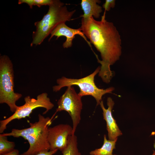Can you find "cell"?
<instances>
[{
  "instance_id": "2e32d148",
  "label": "cell",
  "mask_w": 155,
  "mask_h": 155,
  "mask_svg": "<svg viewBox=\"0 0 155 155\" xmlns=\"http://www.w3.org/2000/svg\"><path fill=\"white\" fill-rule=\"evenodd\" d=\"M115 0H106L105 3L102 5V7L104 9L105 11H108L111 8L115 7Z\"/></svg>"
},
{
  "instance_id": "9a60e30c",
  "label": "cell",
  "mask_w": 155,
  "mask_h": 155,
  "mask_svg": "<svg viewBox=\"0 0 155 155\" xmlns=\"http://www.w3.org/2000/svg\"><path fill=\"white\" fill-rule=\"evenodd\" d=\"M53 1V0H19L18 4L26 3L29 6L30 8L32 9L34 5H36L39 7L43 5L49 6Z\"/></svg>"
},
{
  "instance_id": "8992f818",
  "label": "cell",
  "mask_w": 155,
  "mask_h": 155,
  "mask_svg": "<svg viewBox=\"0 0 155 155\" xmlns=\"http://www.w3.org/2000/svg\"><path fill=\"white\" fill-rule=\"evenodd\" d=\"M24 104L18 106L16 111L13 114L7 118L0 121V133H3L7 128V125L12 121L16 119H20L26 117H29L32 111L39 107L45 109L43 113L45 114L54 107V105L48 96L46 92L38 95L36 99L31 98L28 96L24 98Z\"/></svg>"
},
{
  "instance_id": "30bf717a",
  "label": "cell",
  "mask_w": 155,
  "mask_h": 155,
  "mask_svg": "<svg viewBox=\"0 0 155 155\" xmlns=\"http://www.w3.org/2000/svg\"><path fill=\"white\" fill-rule=\"evenodd\" d=\"M114 104V101L110 97L107 98V109L105 108L102 100L99 104L103 111V119L106 122L108 139L110 140L117 139L119 136L122 134L112 115V110Z\"/></svg>"
},
{
  "instance_id": "3957f363",
  "label": "cell",
  "mask_w": 155,
  "mask_h": 155,
  "mask_svg": "<svg viewBox=\"0 0 155 155\" xmlns=\"http://www.w3.org/2000/svg\"><path fill=\"white\" fill-rule=\"evenodd\" d=\"M47 13L42 19L36 22V30L32 33L31 46L40 45L60 23L69 21L75 10L69 11L64 4L59 0H53Z\"/></svg>"
},
{
  "instance_id": "7a4b0ae2",
  "label": "cell",
  "mask_w": 155,
  "mask_h": 155,
  "mask_svg": "<svg viewBox=\"0 0 155 155\" xmlns=\"http://www.w3.org/2000/svg\"><path fill=\"white\" fill-rule=\"evenodd\" d=\"M51 123V119L39 114L38 121L34 123H29V127L21 129H13L11 132L0 135L15 137H22L28 141L29 147L20 155H36L42 152L50 151L48 135L49 127Z\"/></svg>"
},
{
  "instance_id": "ba28073f",
  "label": "cell",
  "mask_w": 155,
  "mask_h": 155,
  "mask_svg": "<svg viewBox=\"0 0 155 155\" xmlns=\"http://www.w3.org/2000/svg\"><path fill=\"white\" fill-rule=\"evenodd\" d=\"M73 135L72 127L68 124H60L49 127L48 140L50 150L56 149L61 152L67 146L70 137Z\"/></svg>"
},
{
  "instance_id": "ffe728a7",
  "label": "cell",
  "mask_w": 155,
  "mask_h": 155,
  "mask_svg": "<svg viewBox=\"0 0 155 155\" xmlns=\"http://www.w3.org/2000/svg\"><path fill=\"white\" fill-rule=\"evenodd\" d=\"M154 147L155 150V142H154Z\"/></svg>"
},
{
  "instance_id": "7c38bea8",
  "label": "cell",
  "mask_w": 155,
  "mask_h": 155,
  "mask_svg": "<svg viewBox=\"0 0 155 155\" xmlns=\"http://www.w3.org/2000/svg\"><path fill=\"white\" fill-rule=\"evenodd\" d=\"M117 139L114 140H107L106 135L104 136L103 144L100 148L91 151L90 155H113V151L115 148V145Z\"/></svg>"
},
{
  "instance_id": "d6986e66",
  "label": "cell",
  "mask_w": 155,
  "mask_h": 155,
  "mask_svg": "<svg viewBox=\"0 0 155 155\" xmlns=\"http://www.w3.org/2000/svg\"><path fill=\"white\" fill-rule=\"evenodd\" d=\"M113 155H117L116 154H113ZM152 155H155V150H153V153Z\"/></svg>"
},
{
  "instance_id": "e0dca14e",
  "label": "cell",
  "mask_w": 155,
  "mask_h": 155,
  "mask_svg": "<svg viewBox=\"0 0 155 155\" xmlns=\"http://www.w3.org/2000/svg\"><path fill=\"white\" fill-rule=\"evenodd\" d=\"M58 150L56 149L53 150H50L48 152H40L36 155H53L56 153Z\"/></svg>"
},
{
  "instance_id": "ac0fdd59",
  "label": "cell",
  "mask_w": 155,
  "mask_h": 155,
  "mask_svg": "<svg viewBox=\"0 0 155 155\" xmlns=\"http://www.w3.org/2000/svg\"><path fill=\"white\" fill-rule=\"evenodd\" d=\"M0 155H20L19 151L17 149H15L11 152L4 154H0Z\"/></svg>"
},
{
  "instance_id": "9c48e42d",
  "label": "cell",
  "mask_w": 155,
  "mask_h": 155,
  "mask_svg": "<svg viewBox=\"0 0 155 155\" xmlns=\"http://www.w3.org/2000/svg\"><path fill=\"white\" fill-rule=\"evenodd\" d=\"M50 34L51 36L49 39V41H50L54 36L57 37L56 39L60 36H65L66 40L63 44V47L64 48H68L72 46L73 40L76 35H80L82 37L91 48L90 42L87 40L80 28L76 29L72 28L68 26L65 22L60 23L57 25Z\"/></svg>"
},
{
  "instance_id": "5b68a950",
  "label": "cell",
  "mask_w": 155,
  "mask_h": 155,
  "mask_svg": "<svg viewBox=\"0 0 155 155\" xmlns=\"http://www.w3.org/2000/svg\"><path fill=\"white\" fill-rule=\"evenodd\" d=\"M100 67H98L92 73L85 77L79 79H71L63 77L57 80V85L53 87L54 92L59 91L62 88L73 85L77 86L80 88L79 95L82 97L90 95L93 97L96 102L97 105H99L102 100V97L107 93H112L114 88L111 87L105 89H100L96 85L94 82L95 76L99 72Z\"/></svg>"
},
{
  "instance_id": "277c9868",
  "label": "cell",
  "mask_w": 155,
  "mask_h": 155,
  "mask_svg": "<svg viewBox=\"0 0 155 155\" xmlns=\"http://www.w3.org/2000/svg\"><path fill=\"white\" fill-rule=\"evenodd\" d=\"M13 63L5 55L0 57V103H6L10 111L14 113L18 106L17 101L22 95L14 92V74Z\"/></svg>"
},
{
  "instance_id": "8fae6325",
  "label": "cell",
  "mask_w": 155,
  "mask_h": 155,
  "mask_svg": "<svg viewBox=\"0 0 155 155\" xmlns=\"http://www.w3.org/2000/svg\"><path fill=\"white\" fill-rule=\"evenodd\" d=\"M101 2L99 0H82L81 3L82 9L84 14L80 17L88 18L92 16L96 18H99L102 12V8L97 3Z\"/></svg>"
},
{
  "instance_id": "52a82bcc",
  "label": "cell",
  "mask_w": 155,
  "mask_h": 155,
  "mask_svg": "<svg viewBox=\"0 0 155 155\" xmlns=\"http://www.w3.org/2000/svg\"><path fill=\"white\" fill-rule=\"evenodd\" d=\"M80 96L73 86H69L57 102L56 112L64 111L70 116L72 122L73 135L75 134L77 128L81 120V114L83 104Z\"/></svg>"
},
{
  "instance_id": "4fadbf2b",
  "label": "cell",
  "mask_w": 155,
  "mask_h": 155,
  "mask_svg": "<svg viewBox=\"0 0 155 155\" xmlns=\"http://www.w3.org/2000/svg\"><path fill=\"white\" fill-rule=\"evenodd\" d=\"M61 152L63 155H82L79 150L77 137L75 134L70 137L67 147Z\"/></svg>"
},
{
  "instance_id": "6da1fadb",
  "label": "cell",
  "mask_w": 155,
  "mask_h": 155,
  "mask_svg": "<svg viewBox=\"0 0 155 155\" xmlns=\"http://www.w3.org/2000/svg\"><path fill=\"white\" fill-rule=\"evenodd\" d=\"M105 12L100 21L95 20L92 16L82 18L80 28L100 53L102 60L95 55L101 65L98 76L104 82L108 83L113 76L110 66L119 59L122 47L119 33L113 24L106 20Z\"/></svg>"
},
{
  "instance_id": "5bb4252c",
  "label": "cell",
  "mask_w": 155,
  "mask_h": 155,
  "mask_svg": "<svg viewBox=\"0 0 155 155\" xmlns=\"http://www.w3.org/2000/svg\"><path fill=\"white\" fill-rule=\"evenodd\" d=\"M7 137L0 135V154L8 153L15 149V143L9 141Z\"/></svg>"
}]
</instances>
